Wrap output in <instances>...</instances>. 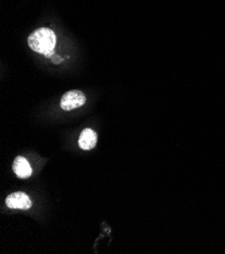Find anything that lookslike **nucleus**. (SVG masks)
<instances>
[{"label": "nucleus", "instance_id": "4", "mask_svg": "<svg viewBox=\"0 0 225 254\" xmlns=\"http://www.w3.org/2000/svg\"><path fill=\"white\" fill-rule=\"evenodd\" d=\"M12 167H13V171L16 174V176L18 177V179H21V180L29 179V177L33 173L30 163L28 162V160L26 158L22 156H18L14 159Z\"/></svg>", "mask_w": 225, "mask_h": 254}, {"label": "nucleus", "instance_id": "3", "mask_svg": "<svg viewBox=\"0 0 225 254\" xmlns=\"http://www.w3.org/2000/svg\"><path fill=\"white\" fill-rule=\"evenodd\" d=\"M5 204L9 209H18V210H29L32 207V200L24 192H13L9 194Z\"/></svg>", "mask_w": 225, "mask_h": 254}, {"label": "nucleus", "instance_id": "5", "mask_svg": "<svg viewBox=\"0 0 225 254\" xmlns=\"http://www.w3.org/2000/svg\"><path fill=\"white\" fill-rule=\"evenodd\" d=\"M97 144V134L91 129H85L79 138V147L83 150H91Z\"/></svg>", "mask_w": 225, "mask_h": 254}, {"label": "nucleus", "instance_id": "1", "mask_svg": "<svg viewBox=\"0 0 225 254\" xmlns=\"http://www.w3.org/2000/svg\"><path fill=\"white\" fill-rule=\"evenodd\" d=\"M28 44L35 52L47 55L54 51L57 44V37L51 29L40 28L30 35Z\"/></svg>", "mask_w": 225, "mask_h": 254}, {"label": "nucleus", "instance_id": "2", "mask_svg": "<svg viewBox=\"0 0 225 254\" xmlns=\"http://www.w3.org/2000/svg\"><path fill=\"white\" fill-rule=\"evenodd\" d=\"M86 103V96L81 90H70L61 99V108L64 111H72L82 107Z\"/></svg>", "mask_w": 225, "mask_h": 254}]
</instances>
